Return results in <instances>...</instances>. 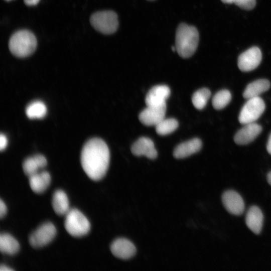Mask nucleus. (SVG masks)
Listing matches in <instances>:
<instances>
[{
  "label": "nucleus",
  "mask_w": 271,
  "mask_h": 271,
  "mask_svg": "<svg viewBox=\"0 0 271 271\" xmlns=\"http://www.w3.org/2000/svg\"><path fill=\"white\" fill-rule=\"evenodd\" d=\"M109 160V149L101 139H90L82 149V167L88 177L92 180L98 181L103 178L107 171Z\"/></svg>",
  "instance_id": "obj_1"
},
{
  "label": "nucleus",
  "mask_w": 271,
  "mask_h": 271,
  "mask_svg": "<svg viewBox=\"0 0 271 271\" xmlns=\"http://www.w3.org/2000/svg\"><path fill=\"white\" fill-rule=\"evenodd\" d=\"M199 39V33L195 27L180 24L175 37V47L179 55L183 58L191 57L197 48Z\"/></svg>",
  "instance_id": "obj_2"
},
{
  "label": "nucleus",
  "mask_w": 271,
  "mask_h": 271,
  "mask_svg": "<svg viewBox=\"0 0 271 271\" xmlns=\"http://www.w3.org/2000/svg\"><path fill=\"white\" fill-rule=\"evenodd\" d=\"M37 45L36 37L31 31L22 30L10 38L9 47L11 52L20 58L28 57L35 51Z\"/></svg>",
  "instance_id": "obj_3"
},
{
  "label": "nucleus",
  "mask_w": 271,
  "mask_h": 271,
  "mask_svg": "<svg viewBox=\"0 0 271 271\" xmlns=\"http://www.w3.org/2000/svg\"><path fill=\"white\" fill-rule=\"evenodd\" d=\"M65 228L71 236L79 237L87 234L90 224L86 217L77 209H70L65 215Z\"/></svg>",
  "instance_id": "obj_4"
},
{
  "label": "nucleus",
  "mask_w": 271,
  "mask_h": 271,
  "mask_svg": "<svg viewBox=\"0 0 271 271\" xmlns=\"http://www.w3.org/2000/svg\"><path fill=\"white\" fill-rule=\"evenodd\" d=\"M90 22L96 31L106 35L115 33L118 27L117 15L112 11L96 12L91 16Z\"/></svg>",
  "instance_id": "obj_5"
},
{
  "label": "nucleus",
  "mask_w": 271,
  "mask_h": 271,
  "mask_svg": "<svg viewBox=\"0 0 271 271\" xmlns=\"http://www.w3.org/2000/svg\"><path fill=\"white\" fill-rule=\"evenodd\" d=\"M264 109V102L259 96L248 99L240 110L239 121L242 124L254 122Z\"/></svg>",
  "instance_id": "obj_6"
},
{
  "label": "nucleus",
  "mask_w": 271,
  "mask_h": 271,
  "mask_svg": "<svg viewBox=\"0 0 271 271\" xmlns=\"http://www.w3.org/2000/svg\"><path fill=\"white\" fill-rule=\"evenodd\" d=\"M56 234V229L54 225L50 222H45L30 235L29 242L34 247H42L51 242Z\"/></svg>",
  "instance_id": "obj_7"
},
{
  "label": "nucleus",
  "mask_w": 271,
  "mask_h": 271,
  "mask_svg": "<svg viewBox=\"0 0 271 271\" xmlns=\"http://www.w3.org/2000/svg\"><path fill=\"white\" fill-rule=\"evenodd\" d=\"M261 58L260 49L257 47H251L239 56L237 60L238 68L244 72L253 70L259 65Z\"/></svg>",
  "instance_id": "obj_8"
},
{
  "label": "nucleus",
  "mask_w": 271,
  "mask_h": 271,
  "mask_svg": "<svg viewBox=\"0 0 271 271\" xmlns=\"http://www.w3.org/2000/svg\"><path fill=\"white\" fill-rule=\"evenodd\" d=\"M224 208L230 214L240 215L244 210V203L241 196L233 190H227L222 195Z\"/></svg>",
  "instance_id": "obj_9"
},
{
  "label": "nucleus",
  "mask_w": 271,
  "mask_h": 271,
  "mask_svg": "<svg viewBox=\"0 0 271 271\" xmlns=\"http://www.w3.org/2000/svg\"><path fill=\"white\" fill-rule=\"evenodd\" d=\"M166 104L160 106H147L139 114L140 121L144 125L156 126L165 118Z\"/></svg>",
  "instance_id": "obj_10"
},
{
  "label": "nucleus",
  "mask_w": 271,
  "mask_h": 271,
  "mask_svg": "<svg viewBox=\"0 0 271 271\" xmlns=\"http://www.w3.org/2000/svg\"><path fill=\"white\" fill-rule=\"evenodd\" d=\"M234 137V141L239 145H247L252 142L261 132V126L255 122L244 124Z\"/></svg>",
  "instance_id": "obj_11"
},
{
  "label": "nucleus",
  "mask_w": 271,
  "mask_h": 271,
  "mask_svg": "<svg viewBox=\"0 0 271 271\" xmlns=\"http://www.w3.org/2000/svg\"><path fill=\"white\" fill-rule=\"evenodd\" d=\"M110 250L115 257L122 259L130 258L136 252L134 245L125 238H118L113 241Z\"/></svg>",
  "instance_id": "obj_12"
},
{
  "label": "nucleus",
  "mask_w": 271,
  "mask_h": 271,
  "mask_svg": "<svg viewBox=\"0 0 271 271\" xmlns=\"http://www.w3.org/2000/svg\"><path fill=\"white\" fill-rule=\"evenodd\" d=\"M170 89L165 85L153 87L148 92L145 98L147 106H160L166 104V100L170 95Z\"/></svg>",
  "instance_id": "obj_13"
},
{
  "label": "nucleus",
  "mask_w": 271,
  "mask_h": 271,
  "mask_svg": "<svg viewBox=\"0 0 271 271\" xmlns=\"http://www.w3.org/2000/svg\"><path fill=\"white\" fill-rule=\"evenodd\" d=\"M131 151L137 156H144L151 159H154L157 157V151L153 142L146 137L138 139L132 145Z\"/></svg>",
  "instance_id": "obj_14"
},
{
  "label": "nucleus",
  "mask_w": 271,
  "mask_h": 271,
  "mask_svg": "<svg viewBox=\"0 0 271 271\" xmlns=\"http://www.w3.org/2000/svg\"><path fill=\"white\" fill-rule=\"evenodd\" d=\"M263 216L261 210L256 206L250 207L245 217V223L248 228L254 233L259 234L262 229Z\"/></svg>",
  "instance_id": "obj_15"
},
{
  "label": "nucleus",
  "mask_w": 271,
  "mask_h": 271,
  "mask_svg": "<svg viewBox=\"0 0 271 271\" xmlns=\"http://www.w3.org/2000/svg\"><path fill=\"white\" fill-rule=\"evenodd\" d=\"M201 147V140L195 138L178 145L175 149L173 155L177 159L184 158L198 152Z\"/></svg>",
  "instance_id": "obj_16"
},
{
  "label": "nucleus",
  "mask_w": 271,
  "mask_h": 271,
  "mask_svg": "<svg viewBox=\"0 0 271 271\" xmlns=\"http://www.w3.org/2000/svg\"><path fill=\"white\" fill-rule=\"evenodd\" d=\"M51 182V176L47 171L38 172L29 176L31 189L36 193H42L48 188Z\"/></svg>",
  "instance_id": "obj_17"
},
{
  "label": "nucleus",
  "mask_w": 271,
  "mask_h": 271,
  "mask_svg": "<svg viewBox=\"0 0 271 271\" xmlns=\"http://www.w3.org/2000/svg\"><path fill=\"white\" fill-rule=\"evenodd\" d=\"M47 164L46 158L42 155H36L27 158L23 162V168L29 177L38 172L40 169L44 168Z\"/></svg>",
  "instance_id": "obj_18"
},
{
  "label": "nucleus",
  "mask_w": 271,
  "mask_h": 271,
  "mask_svg": "<svg viewBox=\"0 0 271 271\" xmlns=\"http://www.w3.org/2000/svg\"><path fill=\"white\" fill-rule=\"evenodd\" d=\"M270 85V82L267 79H260L254 81L247 85L243 93V96L247 99L258 97L267 91Z\"/></svg>",
  "instance_id": "obj_19"
},
{
  "label": "nucleus",
  "mask_w": 271,
  "mask_h": 271,
  "mask_svg": "<svg viewBox=\"0 0 271 271\" xmlns=\"http://www.w3.org/2000/svg\"><path fill=\"white\" fill-rule=\"evenodd\" d=\"M52 204L54 211L59 215H65L70 209L68 197L62 190L54 192Z\"/></svg>",
  "instance_id": "obj_20"
},
{
  "label": "nucleus",
  "mask_w": 271,
  "mask_h": 271,
  "mask_svg": "<svg viewBox=\"0 0 271 271\" xmlns=\"http://www.w3.org/2000/svg\"><path fill=\"white\" fill-rule=\"evenodd\" d=\"M18 241L8 233H2L0 235V250L3 253L14 255L19 250Z\"/></svg>",
  "instance_id": "obj_21"
},
{
  "label": "nucleus",
  "mask_w": 271,
  "mask_h": 271,
  "mask_svg": "<svg viewBox=\"0 0 271 271\" xmlns=\"http://www.w3.org/2000/svg\"><path fill=\"white\" fill-rule=\"evenodd\" d=\"M47 113V107L44 102L40 100L32 102L26 107L27 116L31 118H42Z\"/></svg>",
  "instance_id": "obj_22"
},
{
  "label": "nucleus",
  "mask_w": 271,
  "mask_h": 271,
  "mask_svg": "<svg viewBox=\"0 0 271 271\" xmlns=\"http://www.w3.org/2000/svg\"><path fill=\"white\" fill-rule=\"evenodd\" d=\"M210 96L211 92L208 89H200L193 94L192 97V103L196 108L202 109L206 106Z\"/></svg>",
  "instance_id": "obj_23"
},
{
  "label": "nucleus",
  "mask_w": 271,
  "mask_h": 271,
  "mask_svg": "<svg viewBox=\"0 0 271 271\" xmlns=\"http://www.w3.org/2000/svg\"><path fill=\"white\" fill-rule=\"evenodd\" d=\"M156 130L158 134L165 136L173 132L178 126V121L172 118H165L156 126Z\"/></svg>",
  "instance_id": "obj_24"
},
{
  "label": "nucleus",
  "mask_w": 271,
  "mask_h": 271,
  "mask_svg": "<svg viewBox=\"0 0 271 271\" xmlns=\"http://www.w3.org/2000/svg\"><path fill=\"white\" fill-rule=\"evenodd\" d=\"M231 95L229 91L223 89L217 92L212 98V105L216 109H221L230 101Z\"/></svg>",
  "instance_id": "obj_25"
},
{
  "label": "nucleus",
  "mask_w": 271,
  "mask_h": 271,
  "mask_svg": "<svg viewBox=\"0 0 271 271\" xmlns=\"http://www.w3.org/2000/svg\"><path fill=\"white\" fill-rule=\"evenodd\" d=\"M234 3L242 9L250 10L255 7L256 0H235Z\"/></svg>",
  "instance_id": "obj_26"
},
{
  "label": "nucleus",
  "mask_w": 271,
  "mask_h": 271,
  "mask_svg": "<svg viewBox=\"0 0 271 271\" xmlns=\"http://www.w3.org/2000/svg\"><path fill=\"white\" fill-rule=\"evenodd\" d=\"M8 145V139L6 136L1 133L0 136V149L1 151L5 150Z\"/></svg>",
  "instance_id": "obj_27"
},
{
  "label": "nucleus",
  "mask_w": 271,
  "mask_h": 271,
  "mask_svg": "<svg viewBox=\"0 0 271 271\" xmlns=\"http://www.w3.org/2000/svg\"><path fill=\"white\" fill-rule=\"evenodd\" d=\"M7 212V206L5 202L1 199L0 201V217L2 218L5 216Z\"/></svg>",
  "instance_id": "obj_28"
},
{
  "label": "nucleus",
  "mask_w": 271,
  "mask_h": 271,
  "mask_svg": "<svg viewBox=\"0 0 271 271\" xmlns=\"http://www.w3.org/2000/svg\"><path fill=\"white\" fill-rule=\"evenodd\" d=\"M25 3L28 6H34L37 5L40 0H24Z\"/></svg>",
  "instance_id": "obj_29"
},
{
  "label": "nucleus",
  "mask_w": 271,
  "mask_h": 271,
  "mask_svg": "<svg viewBox=\"0 0 271 271\" xmlns=\"http://www.w3.org/2000/svg\"><path fill=\"white\" fill-rule=\"evenodd\" d=\"M266 150L267 152L271 155V133L270 134L266 144Z\"/></svg>",
  "instance_id": "obj_30"
},
{
  "label": "nucleus",
  "mask_w": 271,
  "mask_h": 271,
  "mask_svg": "<svg viewBox=\"0 0 271 271\" xmlns=\"http://www.w3.org/2000/svg\"><path fill=\"white\" fill-rule=\"evenodd\" d=\"M0 270L1 271H12V270H13V269L9 267L8 266L4 265V264H2L0 266Z\"/></svg>",
  "instance_id": "obj_31"
},
{
  "label": "nucleus",
  "mask_w": 271,
  "mask_h": 271,
  "mask_svg": "<svg viewBox=\"0 0 271 271\" xmlns=\"http://www.w3.org/2000/svg\"><path fill=\"white\" fill-rule=\"evenodd\" d=\"M267 181L268 184L271 186V171L267 175Z\"/></svg>",
  "instance_id": "obj_32"
},
{
  "label": "nucleus",
  "mask_w": 271,
  "mask_h": 271,
  "mask_svg": "<svg viewBox=\"0 0 271 271\" xmlns=\"http://www.w3.org/2000/svg\"><path fill=\"white\" fill-rule=\"evenodd\" d=\"M223 3L225 4H232L234 3L235 0H221Z\"/></svg>",
  "instance_id": "obj_33"
},
{
  "label": "nucleus",
  "mask_w": 271,
  "mask_h": 271,
  "mask_svg": "<svg viewBox=\"0 0 271 271\" xmlns=\"http://www.w3.org/2000/svg\"><path fill=\"white\" fill-rule=\"evenodd\" d=\"M148 1H155V0H148Z\"/></svg>",
  "instance_id": "obj_34"
},
{
  "label": "nucleus",
  "mask_w": 271,
  "mask_h": 271,
  "mask_svg": "<svg viewBox=\"0 0 271 271\" xmlns=\"http://www.w3.org/2000/svg\"><path fill=\"white\" fill-rule=\"evenodd\" d=\"M6 1H10V0H6Z\"/></svg>",
  "instance_id": "obj_35"
}]
</instances>
